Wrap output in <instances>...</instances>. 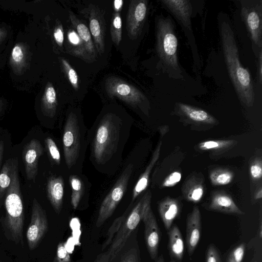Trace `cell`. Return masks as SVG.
I'll use <instances>...</instances> for the list:
<instances>
[{"mask_svg": "<svg viewBox=\"0 0 262 262\" xmlns=\"http://www.w3.org/2000/svg\"><path fill=\"white\" fill-rule=\"evenodd\" d=\"M130 127H126L115 114L103 115L91 128V159L100 171L107 173V168L121 158L128 137Z\"/></svg>", "mask_w": 262, "mask_h": 262, "instance_id": "1", "label": "cell"}, {"mask_svg": "<svg viewBox=\"0 0 262 262\" xmlns=\"http://www.w3.org/2000/svg\"><path fill=\"white\" fill-rule=\"evenodd\" d=\"M220 34L225 63L236 94L244 105L251 106L255 100L251 77L241 63L233 31L226 21L221 23Z\"/></svg>", "mask_w": 262, "mask_h": 262, "instance_id": "2", "label": "cell"}, {"mask_svg": "<svg viewBox=\"0 0 262 262\" xmlns=\"http://www.w3.org/2000/svg\"><path fill=\"white\" fill-rule=\"evenodd\" d=\"M4 228L16 244H23L24 213L18 175L17 160L14 159L11 183L6 192Z\"/></svg>", "mask_w": 262, "mask_h": 262, "instance_id": "3", "label": "cell"}, {"mask_svg": "<svg viewBox=\"0 0 262 262\" xmlns=\"http://www.w3.org/2000/svg\"><path fill=\"white\" fill-rule=\"evenodd\" d=\"M156 51L168 69L180 71L178 56V39L171 19L160 17L156 25Z\"/></svg>", "mask_w": 262, "mask_h": 262, "instance_id": "4", "label": "cell"}, {"mask_svg": "<svg viewBox=\"0 0 262 262\" xmlns=\"http://www.w3.org/2000/svg\"><path fill=\"white\" fill-rule=\"evenodd\" d=\"M84 127H82L76 114L70 112L67 117L62 134V145L66 163L69 169L76 165L83 154Z\"/></svg>", "mask_w": 262, "mask_h": 262, "instance_id": "5", "label": "cell"}, {"mask_svg": "<svg viewBox=\"0 0 262 262\" xmlns=\"http://www.w3.org/2000/svg\"><path fill=\"white\" fill-rule=\"evenodd\" d=\"M151 192L149 190L147 191L126 217L108 249L110 254L109 262H112L118 255L131 233L142 220L146 207L151 202Z\"/></svg>", "mask_w": 262, "mask_h": 262, "instance_id": "6", "label": "cell"}, {"mask_svg": "<svg viewBox=\"0 0 262 262\" xmlns=\"http://www.w3.org/2000/svg\"><path fill=\"white\" fill-rule=\"evenodd\" d=\"M133 171V165L129 164L123 170L107 195L103 199L96 220L97 227L101 226L114 213L126 191Z\"/></svg>", "mask_w": 262, "mask_h": 262, "instance_id": "7", "label": "cell"}, {"mask_svg": "<svg viewBox=\"0 0 262 262\" xmlns=\"http://www.w3.org/2000/svg\"><path fill=\"white\" fill-rule=\"evenodd\" d=\"M105 88L110 97H116L133 107H139L144 112L145 105L148 103L146 97L140 90L119 77L107 78Z\"/></svg>", "mask_w": 262, "mask_h": 262, "instance_id": "8", "label": "cell"}, {"mask_svg": "<svg viewBox=\"0 0 262 262\" xmlns=\"http://www.w3.org/2000/svg\"><path fill=\"white\" fill-rule=\"evenodd\" d=\"M241 15L249 34L252 45L262 48L261 1H242Z\"/></svg>", "mask_w": 262, "mask_h": 262, "instance_id": "9", "label": "cell"}, {"mask_svg": "<svg viewBox=\"0 0 262 262\" xmlns=\"http://www.w3.org/2000/svg\"><path fill=\"white\" fill-rule=\"evenodd\" d=\"M48 230V222L45 210L36 199L33 201L30 223L26 238L30 250L35 249Z\"/></svg>", "mask_w": 262, "mask_h": 262, "instance_id": "10", "label": "cell"}, {"mask_svg": "<svg viewBox=\"0 0 262 262\" xmlns=\"http://www.w3.org/2000/svg\"><path fill=\"white\" fill-rule=\"evenodd\" d=\"M144 225V238L150 258H158V248L161 238V232L151 208V202L146 206L142 220Z\"/></svg>", "mask_w": 262, "mask_h": 262, "instance_id": "11", "label": "cell"}, {"mask_svg": "<svg viewBox=\"0 0 262 262\" xmlns=\"http://www.w3.org/2000/svg\"><path fill=\"white\" fill-rule=\"evenodd\" d=\"M147 12V1H130L127 17L126 28L129 37L136 39L140 34Z\"/></svg>", "mask_w": 262, "mask_h": 262, "instance_id": "12", "label": "cell"}, {"mask_svg": "<svg viewBox=\"0 0 262 262\" xmlns=\"http://www.w3.org/2000/svg\"><path fill=\"white\" fill-rule=\"evenodd\" d=\"M89 20V30L97 52L101 55L105 48V25L100 10L91 5L88 9Z\"/></svg>", "mask_w": 262, "mask_h": 262, "instance_id": "13", "label": "cell"}, {"mask_svg": "<svg viewBox=\"0 0 262 262\" xmlns=\"http://www.w3.org/2000/svg\"><path fill=\"white\" fill-rule=\"evenodd\" d=\"M202 222L200 211L194 206L187 215L186 228V242L189 256L192 255L200 239Z\"/></svg>", "mask_w": 262, "mask_h": 262, "instance_id": "14", "label": "cell"}, {"mask_svg": "<svg viewBox=\"0 0 262 262\" xmlns=\"http://www.w3.org/2000/svg\"><path fill=\"white\" fill-rule=\"evenodd\" d=\"M43 153V148L39 141L31 140L24 148L23 157L27 178L34 180L38 172V163L39 157Z\"/></svg>", "mask_w": 262, "mask_h": 262, "instance_id": "15", "label": "cell"}, {"mask_svg": "<svg viewBox=\"0 0 262 262\" xmlns=\"http://www.w3.org/2000/svg\"><path fill=\"white\" fill-rule=\"evenodd\" d=\"M161 2L185 29L188 31L191 30L190 16L192 7L189 1L162 0Z\"/></svg>", "mask_w": 262, "mask_h": 262, "instance_id": "16", "label": "cell"}, {"mask_svg": "<svg viewBox=\"0 0 262 262\" xmlns=\"http://www.w3.org/2000/svg\"><path fill=\"white\" fill-rule=\"evenodd\" d=\"M69 17L74 28L83 43L89 61H94L97 54L89 29L72 12H69Z\"/></svg>", "mask_w": 262, "mask_h": 262, "instance_id": "17", "label": "cell"}, {"mask_svg": "<svg viewBox=\"0 0 262 262\" xmlns=\"http://www.w3.org/2000/svg\"><path fill=\"white\" fill-rule=\"evenodd\" d=\"M64 183L62 177H51L47 184L48 199L55 211L59 214L62 209Z\"/></svg>", "mask_w": 262, "mask_h": 262, "instance_id": "18", "label": "cell"}, {"mask_svg": "<svg viewBox=\"0 0 262 262\" xmlns=\"http://www.w3.org/2000/svg\"><path fill=\"white\" fill-rule=\"evenodd\" d=\"M211 210L232 214H244L231 196L224 192H217L212 197L209 205Z\"/></svg>", "mask_w": 262, "mask_h": 262, "instance_id": "19", "label": "cell"}, {"mask_svg": "<svg viewBox=\"0 0 262 262\" xmlns=\"http://www.w3.org/2000/svg\"><path fill=\"white\" fill-rule=\"evenodd\" d=\"M180 203L176 199L167 197L159 203V213L166 230L171 228L174 220L180 214Z\"/></svg>", "mask_w": 262, "mask_h": 262, "instance_id": "20", "label": "cell"}, {"mask_svg": "<svg viewBox=\"0 0 262 262\" xmlns=\"http://www.w3.org/2000/svg\"><path fill=\"white\" fill-rule=\"evenodd\" d=\"M176 106L182 116L193 122L213 124L216 122L214 117L200 108L181 102L177 103Z\"/></svg>", "mask_w": 262, "mask_h": 262, "instance_id": "21", "label": "cell"}, {"mask_svg": "<svg viewBox=\"0 0 262 262\" xmlns=\"http://www.w3.org/2000/svg\"><path fill=\"white\" fill-rule=\"evenodd\" d=\"M168 250L171 258L181 261L184 253V244L181 232L176 225H173L167 231Z\"/></svg>", "mask_w": 262, "mask_h": 262, "instance_id": "22", "label": "cell"}, {"mask_svg": "<svg viewBox=\"0 0 262 262\" xmlns=\"http://www.w3.org/2000/svg\"><path fill=\"white\" fill-rule=\"evenodd\" d=\"M162 142L160 141L154 150L150 161L144 172L140 176L133 190L131 204L147 188L151 171L160 157Z\"/></svg>", "mask_w": 262, "mask_h": 262, "instance_id": "23", "label": "cell"}, {"mask_svg": "<svg viewBox=\"0 0 262 262\" xmlns=\"http://www.w3.org/2000/svg\"><path fill=\"white\" fill-rule=\"evenodd\" d=\"M67 42L69 53L84 60L89 61L83 43L75 30H69L67 32Z\"/></svg>", "mask_w": 262, "mask_h": 262, "instance_id": "24", "label": "cell"}, {"mask_svg": "<svg viewBox=\"0 0 262 262\" xmlns=\"http://www.w3.org/2000/svg\"><path fill=\"white\" fill-rule=\"evenodd\" d=\"M69 182L72 190L71 203L74 209H76L84 193V185L81 179L76 175H71Z\"/></svg>", "mask_w": 262, "mask_h": 262, "instance_id": "25", "label": "cell"}, {"mask_svg": "<svg viewBox=\"0 0 262 262\" xmlns=\"http://www.w3.org/2000/svg\"><path fill=\"white\" fill-rule=\"evenodd\" d=\"M57 104L55 90L51 84L46 86L43 97V108L46 114L53 117L56 113Z\"/></svg>", "mask_w": 262, "mask_h": 262, "instance_id": "26", "label": "cell"}, {"mask_svg": "<svg viewBox=\"0 0 262 262\" xmlns=\"http://www.w3.org/2000/svg\"><path fill=\"white\" fill-rule=\"evenodd\" d=\"M204 186L200 182L191 180L185 186L184 195L188 201L196 203L199 202L204 194Z\"/></svg>", "mask_w": 262, "mask_h": 262, "instance_id": "27", "label": "cell"}, {"mask_svg": "<svg viewBox=\"0 0 262 262\" xmlns=\"http://www.w3.org/2000/svg\"><path fill=\"white\" fill-rule=\"evenodd\" d=\"M14 160L10 159L6 161L0 172V199L6 192L9 187L12 177Z\"/></svg>", "mask_w": 262, "mask_h": 262, "instance_id": "28", "label": "cell"}, {"mask_svg": "<svg viewBox=\"0 0 262 262\" xmlns=\"http://www.w3.org/2000/svg\"><path fill=\"white\" fill-rule=\"evenodd\" d=\"M209 178L212 184L214 186L225 185L232 182L233 173L227 169H216L210 173Z\"/></svg>", "mask_w": 262, "mask_h": 262, "instance_id": "29", "label": "cell"}, {"mask_svg": "<svg viewBox=\"0 0 262 262\" xmlns=\"http://www.w3.org/2000/svg\"><path fill=\"white\" fill-rule=\"evenodd\" d=\"M111 35L113 42L119 45L122 39V19L120 13L114 12L111 23Z\"/></svg>", "mask_w": 262, "mask_h": 262, "instance_id": "30", "label": "cell"}, {"mask_svg": "<svg viewBox=\"0 0 262 262\" xmlns=\"http://www.w3.org/2000/svg\"><path fill=\"white\" fill-rule=\"evenodd\" d=\"M235 141L233 140H208L199 144V148L202 150L222 149L232 146Z\"/></svg>", "mask_w": 262, "mask_h": 262, "instance_id": "31", "label": "cell"}, {"mask_svg": "<svg viewBox=\"0 0 262 262\" xmlns=\"http://www.w3.org/2000/svg\"><path fill=\"white\" fill-rule=\"evenodd\" d=\"M127 210L123 214L115 219L112 225L108 230L105 240L102 245V250H104L108 245L111 244L115 236V234L118 232L121 225L127 216Z\"/></svg>", "mask_w": 262, "mask_h": 262, "instance_id": "32", "label": "cell"}, {"mask_svg": "<svg viewBox=\"0 0 262 262\" xmlns=\"http://www.w3.org/2000/svg\"><path fill=\"white\" fill-rule=\"evenodd\" d=\"M61 62L68 80L73 89L77 90L79 88V78L77 72L66 59L62 58Z\"/></svg>", "mask_w": 262, "mask_h": 262, "instance_id": "33", "label": "cell"}, {"mask_svg": "<svg viewBox=\"0 0 262 262\" xmlns=\"http://www.w3.org/2000/svg\"><path fill=\"white\" fill-rule=\"evenodd\" d=\"M45 143L50 157L56 164L59 165L60 154L55 142L51 138L48 137L45 140Z\"/></svg>", "mask_w": 262, "mask_h": 262, "instance_id": "34", "label": "cell"}, {"mask_svg": "<svg viewBox=\"0 0 262 262\" xmlns=\"http://www.w3.org/2000/svg\"><path fill=\"white\" fill-rule=\"evenodd\" d=\"M246 251V245L241 244L235 247L229 253L227 262H242Z\"/></svg>", "mask_w": 262, "mask_h": 262, "instance_id": "35", "label": "cell"}, {"mask_svg": "<svg viewBox=\"0 0 262 262\" xmlns=\"http://www.w3.org/2000/svg\"><path fill=\"white\" fill-rule=\"evenodd\" d=\"M53 262H71V256L66 247V244L60 243L57 246Z\"/></svg>", "mask_w": 262, "mask_h": 262, "instance_id": "36", "label": "cell"}, {"mask_svg": "<svg viewBox=\"0 0 262 262\" xmlns=\"http://www.w3.org/2000/svg\"><path fill=\"white\" fill-rule=\"evenodd\" d=\"M206 262H222L219 251L213 244H210L207 248Z\"/></svg>", "mask_w": 262, "mask_h": 262, "instance_id": "37", "label": "cell"}, {"mask_svg": "<svg viewBox=\"0 0 262 262\" xmlns=\"http://www.w3.org/2000/svg\"><path fill=\"white\" fill-rule=\"evenodd\" d=\"M120 262H140L139 249L131 248L124 253Z\"/></svg>", "mask_w": 262, "mask_h": 262, "instance_id": "38", "label": "cell"}, {"mask_svg": "<svg viewBox=\"0 0 262 262\" xmlns=\"http://www.w3.org/2000/svg\"><path fill=\"white\" fill-rule=\"evenodd\" d=\"M250 173L254 180H258L262 176V165L260 159L256 160L250 165Z\"/></svg>", "mask_w": 262, "mask_h": 262, "instance_id": "39", "label": "cell"}, {"mask_svg": "<svg viewBox=\"0 0 262 262\" xmlns=\"http://www.w3.org/2000/svg\"><path fill=\"white\" fill-rule=\"evenodd\" d=\"M181 177V173L178 171L172 172L165 179L162 183V186L164 187H169L174 186L180 182Z\"/></svg>", "mask_w": 262, "mask_h": 262, "instance_id": "40", "label": "cell"}, {"mask_svg": "<svg viewBox=\"0 0 262 262\" xmlns=\"http://www.w3.org/2000/svg\"><path fill=\"white\" fill-rule=\"evenodd\" d=\"M53 35L56 42L58 46L61 47L64 41V32L61 24L56 26L54 30Z\"/></svg>", "mask_w": 262, "mask_h": 262, "instance_id": "41", "label": "cell"}, {"mask_svg": "<svg viewBox=\"0 0 262 262\" xmlns=\"http://www.w3.org/2000/svg\"><path fill=\"white\" fill-rule=\"evenodd\" d=\"M12 58L13 61L16 63H20L22 61L24 58V53L20 46L16 45L13 48Z\"/></svg>", "mask_w": 262, "mask_h": 262, "instance_id": "42", "label": "cell"}, {"mask_svg": "<svg viewBox=\"0 0 262 262\" xmlns=\"http://www.w3.org/2000/svg\"><path fill=\"white\" fill-rule=\"evenodd\" d=\"M257 79L258 82L261 83L262 80V52L260 50L258 53L257 62Z\"/></svg>", "mask_w": 262, "mask_h": 262, "instance_id": "43", "label": "cell"}, {"mask_svg": "<svg viewBox=\"0 0 262 262\" xmlns=\"http://www.w3.org/2000/svg\"><path fill=\"white\" fill-rule=\"evenodd\" d=\"M110 258V251L99 254L93 262H109Z\"/></svg>", "mask_w": 262, "mask_h": 262, "instance_id": "44", "label": "cell"}, {"mask_svg": "<svg viewBox=\"0 0 262 262\" xmlns=\"http://www.w3.org/2000/svg\"><path fill=\"white\" fill-rule=\"evenodd\" d=\"M123 3L122 0H115L113 3L114 12L120 13V11L122 9Z\"/></svg>", "mask_w": 262, "mask_h": 262, "instance_id": "45", "label": "cell"}, {"mask_svg": "<svg viewBox=\"0 0 262 262\" xmlns=\"http://www.w3.org/2000/svg\"><path fill=\"white\" fill-rule=\"evenodd\" d=\"M4 151V144L2 140H0V166L2 163Z\"/></svg>", "mask_w": 262, "mask_h": 262, "instance_id": "46", "label": "cell"}, {"mask_svg": "<svg viewBox=\"0 0 262 262\" xmlns=\"http://www.w3.org/2000/svg\"><path fill=\"white\" fill-rule=\"evenodd\" d=\"M262 197V189L260 187L256 192L255 199L256 200L260 199Z\"/></svg>", "mask_w": 262, "mask_h": 262, "instance_id": "47", "label": "cell"}, {"mask_svg": "<svg viewBox=\"0 0 262 262\" xmlns=\"http://www.w3.org/2000/svg\"><path fill=\"white\" fill-rule=\"evenodd\" d=\"M155 262H164V258L163 255H161L160 256L158 257Z\"/></svg>", "mask_w": 262, "mask_h": 262, "instance_id": "48", "label": "cell"}, {"mask_svg": "<svg viewBox=\"0 0 262 262\" xmlns=\"http://www.w3.org/2000/svg\"><path fill=\"white\" fill-rule=\"evenodd\" d=\"M170 262H176V261L172 259L170 261Z\"/></svg>", "mask_w": 262, "mask_h": 262, "instance_id": "49", "label": "cell"}, {"mask_svg": "<svg viewBox=\"0 0 262 262\" xmlns=\"http://www.w3.org/2000/svg\"><path fill=\"white\" fill-rule=\"evenodd\" d=\"M0 262H2V260L0 259Z\"/></svg>", "mask_w": 262, "mask_h": 262, "instance_id": "50", "label": "cell"}, {"mask_svg": "<svg viewBox=\"0 0 262 262\" xmlns=\"http://www.w3.org/2000/svg\"><path fill=\"white\" fill-rule=\"evenodd\" d=\"M254 262H257V261H254Z\"/></svg>", "mask_w": 262, "mask_h": 262, "instance_id": "51", "label": "cell"}]
</instances>
